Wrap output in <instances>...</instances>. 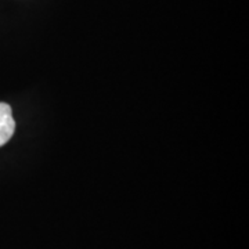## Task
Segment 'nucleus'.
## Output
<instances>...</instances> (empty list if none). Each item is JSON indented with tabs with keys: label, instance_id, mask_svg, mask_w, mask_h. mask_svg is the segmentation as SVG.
Wrapping results in <instances>:
<instances>
[{
	"label": "nucleus",
	"instance_id": "1",
	"mask_svg": "<svg viewBox=\"0 0 249 249\" xmlns=\"http://www.w3.org/2000/svg\"><path fill=\"white\" fill-rule=\"evenodd\" d=\"M16 130V121L9 104L0 103V147L13 137Z\"/></svg>",
	"mask_w": 249,
	"mask_h": 249
}]
</instances>
